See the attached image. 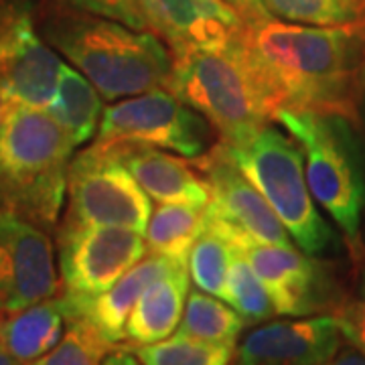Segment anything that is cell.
<instances>
[{"label":"cell","instance_id":"obj_1","mask_svg":"<svg viewBox=\"0 0 365 365\" xmlns=\"http://www.w3.org/2000/svg\"><path fill=\"white\" fill-rule=\"evenodd\" d=\"M242 45L278 110L343 114L355 120L365 23L309 26L270 19L246 26Z\"/></svg>","mask_w":365,"mask_h":365},{"label":"cell","instance_id":"obj_2","mask_svg":"<svg viewBox=\"0 0 365 365\" xmlns=\"http://www.w3.org/2000/svg\"><path fill=\"white\" fill-rule=\"evenodd\" d=\"M41 37L90 79L106 100L167 88L173 53L150 31L47 0L37 13Z\"/></svg>","mask_w":365,"mask_h":365},{"label":"cell","instance_id":"obj_3","mask_svg":"<svg viewBox=\"0 0 365 365\" xmlns=\"http://www.w3.org/2000/svg\"><path fill=\"white\" fill-rule=\"evenodd\" d=\"M73 148L69 132L47 110L11 104L0 124V211L45 232L55 227Z\"/></svg>","mask_w":365,"mask_h":365},{"label":"cell","instance_id":"obj_4","mask_svg":"<svg viewBox=\"0 0 365 365\" xmlns=\"http://www.w3.org/2000/svg\"><path fill=\"white\" fill-rule=\"evenodd\" d=\"M173 59L167 90L207 118L223 143H242L276 120L278 108L250 63L242 33L225 49Z\"/></svg>","mask_w":365,"mask_h":365},{"label":"cell","instance_id":"obj_5","mask_svg":"<svg viewBox=\"0 0 365 365\" xmlns=\"http://www.w3.org/2000/svg\"><path fill=\"white\" fill-rule=\"evenodd\" d=\"M276 122L302 148L314 201L337 223L351 250H357L365 215V136L357 130L355 120L282 108Z\"/></svg>","mask_w":365,"mask_h":365},{"label":"cell","instance_id":"obj_6","mask_svg":"<svg viewBox=\"0 0 365 365\" xmlns=\"http://www.w3.org/2000/svg\"><path fill=\"white\" fill-rule=\"evenodd\" d=\"M225 155L264 199L304 254L321 256L339 248V235L314 203L302 148L294 138L264 126L242 143H223Z\"/></svg>","mask_w":365,"mask_h":365},{"label":"cell","instance_id":"obj_7","mask_svg":"<svg viewBox=\"0 0 365 365\" xmlns=\"http://www.w3.org/2000/svg\"><path fill=\"white\" fill-rule=\"evenodd\" d=\"M106 143L91 144L69 163L67 222L110 225L146 234L153 201Z\"/></svg>","mask_w":365,"mask_h":365},{"label":"cell","instance_id":"obj_8","mask_svg":"<svg viewBox=\"0 0 365 365\" xmlns=\"http://www.w3.org/2000/svg\"><path fill=\"white\" fill-rule=\"evenodd\" d=\"M205 213L209 227L225 235L234 244L235 252H240L258 274L272 297L276 314L311 317L329 309H339L335 282L323 262L314 260V256L304 254L302 250H294V246L260 244L240 227L211 215L207 209Z\"/></svg>","mask_w":365,"mask_h":365},{"label":"cell","instance_id":"obj_9","mask_svg":"<svg viewBox=\"0 0 365 365\" xmlns=\"http://www.w3.org/2000/svg\"><path fill=\"white\" fill-rule=\"evenodd\" d=\"M96 140L136 143L199 158L213 144V126L169 90H150L104 108Z\"/></svg>","mask_w":365,"mask_h":365},{"label":"cell","instance_id":"obj_10","mask_svg":"<svg viewBox=\"0 0 365 365\" xmlns=\"http://www.w3.org/2000/svg\"><path fill=\"white\" fill-rule=\"evenodd\" d=\"M63 292L100 294L143 260L146 242L138 232L110 225L63 222L57 232Z\"/></svg>","mask_w":365,"mask_h":365},{"label":"cell","instance_id":"obj_11","mask_svg":"<svg viewBox=\"0 0 365 365\" xmlns=\"http://www.w3.org/2000/svg\"><path fill=\"white\" fill-rule=\"evenodd\" d=\"M59 292L55 250L45 230L0 211V317Z\"/></svg>","mask_w":365,"mask_h":365},{"label":"cell","instance_id":"obj_12","mask_svg":"<svg viewBox=\"0 0 365 365\" xmlns=\"http://www.w3.org/2000/svg\"><path fill=\"white\" fill-rule=\"evenodd\" d=\"M191 160L209 185L211 197L205 209L211 215L240 227L260 244L287 248L292 246L290 234L274 213L270 203L230 160L222 143L215 144L203 157Z\"/></svg>","mask_w":365,"mask_h":365},{"label":"cell","instance_id":"obj_13","mask_svg":"<svg viewBox=\"0 0 365 365\" xmlns=\"http://www.w3.org/2000/svg\"><path fill=\"white\" fill-rule=\"evenodd\" d=\"M148 31L165 39L173 57L225 49L246 23L223 0H138Z\"/></svg>","mask_w":365,"mask_h":365},{"label":"cell","instance_id":"obj_14","mask_svg":"<svg viewBox=\"0 0 365 365\" xmlns=\"http://www.w3.org/2000/svg\"><path fill=\"white\" fill-rule=\"evenodd\" d=\"M343 339L335 314L274 321L242 339L235 365H323L337 355Z\"/></svg>","mask_w":365,"mask_h":365},{"label":"cell","instance_id":"obj_15","mask_svg":"<svg viewBox=\"0 0 365 365\" xmlns=\"http://www.w3.org/2000/svg\"><path fill=\"white\" fill-rule=\"evenodd\" d=\"M106 143V140H100ZM140 182L144 191L160 203H182L205 207L209 185L193 160L170 157L155 146L136 143H106Z\"/></svg>","mask_w":365,"mask_h":365},{"label":"cell","instance_id":"obj_16","mask_svg":"<svg viewBox=\"0 0 365 365\" xmlns=\"http://www.w3.org/2000/svg\"><path fill=\"white\" fill-rule=\"evenodd\" d=\"M177 266H181V264H175L165 256L150 254L148 258H143L138 264H134L116 284H112L100 294L81 297V294L63 292L69 314L90 319L108 339L114 343H122L126 321L130 317L132 309L136 307L138 299L143 297L144 290L155 280L167 276L170 270H175Z\"/></svg>","mask_w":365,"mask_h":365},{"label":"cell","instance_id":"obj_17","mask_svg":"<svg viewBox=\"0 0 365 365\" xmlns=\"http://www.w3.org/2000/svg\"><path fill=\"white\" fill-rule=\"evenodd\" d=\"M189 280V268L177 266L146 288L126 321L124 341L140 347L170 337L181 325Z\"/></svg>","mask_w":365,"mask_h":365},{"label":"cell","instance_id":"obj_18","mask_svg":"<svg viewBox=\"0 0 365 365\" xmlns=\"http://www.w3.org/2000/svg\"><path fill=\"white\" fill-rule=\"evenodd\" d=\"M69 319L63 294L41 300L19 313L0 317V345L19 361L31 364L61 341Z\"/></svg>","mask_w":365,"mask_h":365},{"label":"cell","instance_id":"obj_19","mask_svg":"<svg viewBox=\"0 0 365 365\" xmlns=\"http://www.w3.org/2000/svg\"><path fill=\"white\" fill-rule=\"evenodd\" d=\"M73 138L76 146L88 143L100 130L104 114L102 93L81 71L63 66L59 88L47 110Z\"/></svg>","mask_w":365,"mask_h":365},{"label":"cell","instance_id":"obj_20","mask_svg":"<svg viewBox=\"0 0 365 365\" xmlns=\"http://www.w3.org/2000/svg\"><path fill=\"white\" fill-rule=\"evenodd\" d=\"M207 230L205 207L163 203L153 211L146 227V246L150 254L165 256L175 264L187 266L195 242Z\"/></svg>","mask_w":365,"mask_h":365},{"label":"cell","instance_id":"obj_21","mask_svg":"<svg viewBox=\"0 0 365 365\" xmlns=\"http://www.w3.org/2000/svg\"><path fill=\"white\" fill-rule=\"evenodd\" d=\"M246 321L234 307L225 304V300L207 294L203 290H191L182 311L179 333L195 339L235 345V339L244 331Z\"/></svg>","mask_w":365,"mask_h":365},{"label":"cell","instance_id":"obj_22","mask_svg":"<svg viewBox=\"0 0 365 365\" xmlns=\"http://www.w3.org/2000/svg\"><path fill=\"white\" fill-rule=\"evenodd\" d=\"M120 347L86 317H71L61 341L51 351L26 365H104Z\"/></svg>","mask_w":365,"mask_h":365},{"label":"cell","instance_id":"obj_23","mask_svg":"<svg viewBox=\"0 0 365 365\" xmlns=\"http://www.w3.org/2000/svg\"><path fill=\"white\" fill-rule=\"evenodd\" d=\"M234 256V244L207 225V230L197 240L189 254L187 268L191 282L199 290L227 302V274Z\"/></svg>","mask_w":365,"mask_h":365},{"label":"cell","instance_id":"obj_24","mask_svg":"<svg viewBox=\"0 0 365 365\" xmlns=\"http://www.w3.org/2000/svg\"><path fill=\"white\" fill-rule=\"evenodd\" d=\"M268 13L294 25L345 26L365 23V0H262Z\"/></svg>","mask_w":365,"mask_h":365},{"label":"cell","instance_id":"obj_25","mask_svg":"<svg viewBox=\"0 0 365 365\" xmlns=\"http://www.w3.org/2000/svg\"><path fill=\"white\" fill-rule=\"evenodd\" d=\"M134 355L143 365H230L234 347L177 333L158 343L136 347Z\"/></svg>","mask_w":365,"mask_h":365},{"label":"cell","instance_id":"obj_26","mask_svg":"<svg viewBox=\"0 0 365 365\" xmlns=\"http://www.w3.org/2000/svg\"><path fill=\"white\" fill-rule=\"evenodd\" d=\"M227 304L242 314L246 325H258L276 314L270 292L240 252H235L227 274Z\"/></svg>","mask_w":365,"mask_h":365},{"label":"cell","instance_id":"obj_27","mask_svg":"<svg viewBox=\"0 0 365 365\" xmlns=\"http://www.w3.org/2000/svg\"><path fill=\"white\" fill-rule=\"evenodd\" d=\"M55 2H61L66 6L86 13L100 14L106 19H114L136 31H148L138 0H55Z\"/></svg>","mask_w":365,"mask_h":365},{"label":"cell","instance_id":"obj_28","mask_svg":"<svg viewBox=\"0 0 365 365\" xmlns=\"http://www.w3.org/2000/svg\"><path fill=\"white\" fill-rule=\"evenodd\" d=\"M335 317L339 321L345 341L365 353V272L355 297L347 302H341Z\"/></svg>","mask_w":365,"mask_h":365},{"label":"cell","instance_id":"obj_29","mask_svg":"<svg viewBox=\"0 0 365 365\" xmlns=\"http://www.w3.org/2000/svg\"><path fill=\"white\" fill-rule=\"evenodd\" d=\"M223 2H227L235 13L242 16V21L246 23V26L258 25V23L274 19L272 14L268 13V9L264 6L262 0H223Z\"/></svg>","mask_w":365,"mask_h":365},{"label":"cell","instance_id":"obj_30","mask_svg":"<svg viewBox=\"0 0 365 365\" xmlns=\"http://www.w3.org/2000/svg\"><path fill=\"white\" fill-rule=\"evenodd\" d=\"M355 122L365 130V61L355 90Z\"/></svg>","mask_w":365,"mask_h":365},{"label":"cell","instance_id":"obj_31","mask_svg":"<svg viewBox=\"0 0 365 365\" xmlns=\"http://www.w3.org/2000/svg\"><path fill=\"white\" fill-rule=\"evenodd\" d=\"M104 365H143V364L136 359V355H132L130 351H126V349L118 347L116 351L108 355V359L104 361Z\"/></svg>","mask_w":365,"mask_h":365},{"label":"cell","instance_id":"obj_32","mask_svg":"<svg viewBox=\"0 0 365 365\" xmlns=\"http://www.w3.org/2000/svg\"><path fill=\"white\" fill-rule=\"evenodd\" d=\"M0 365H25L23 361H19L16 357H13L11 353L6 351L2 345H0Z\"/></svg>","mask_w":365,"mask_h":365},{"label":"cell","instance_id":"obj_33","mask_svg":"<svg viewBox=\"0 0 365 365\" xmlns=\"http://www.w3.org/2000/svg\"><path fill=\"white\" fill-rule=\"evenodd\" d=\"M9 108H11V102H9L6 93H4L2 86H0V124H2V120H4V116H6Z\"/></svg>","mask_w":365,"mask_h":365}]
</instances>
